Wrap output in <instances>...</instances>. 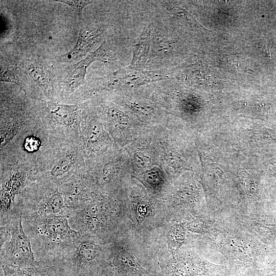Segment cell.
<instances>
[{
	"instance_id": "6da1fadb",
	"label": "cell",
	"mask_w": 276,
	"mask_h": 276,
	"mask_svg": "<svg viewBox=\"0 0 276 276\" xmlns=\"http://www.w3.org/2000/svg\"><path fill=\"white\" fill-rule=\"evenodd\" d=\"M24 230L30 238L36 259L51 263L81 236L65 215L22 216Z\"/></svg>"
},
{
	"instance_id": "7a4b0ae2",
	"label": "cell",
	"mask_w": 276,
	"mask_h": 276,
	"mask_svg": "<svg viewBox=\"0 0 276 276\" xmlns=\"http://www.w3.org/2000/svg\"><path fill=\"white\" fill-rule=\"evenodd\" d=\"M33 102L43 125L54 143L82 142L81 122L86 105L62 104L37 98Z\"/></svg>"
},
{
	"instance_id": "3957f363",
	"label": "cell",
	"mask_w": 276,
	"mask_h": 276,
	"mask_svg": "<svg viewBox=\"0 0 276 276\" xmlns=\"http://www.w3.org/2000/svg\"><path fill=\"white\" fill-rule=\"evenodd\" d=\"M86 167L82 142L57 144L31 175L30 180L48 181L59 186L83 173Z\"/></svg>"
},
{
	"instance_id": "277c9868",
	"label": "cell",
	"mask_w": 276,
	"mask_h": 276,
	"mask_svg": "<svg viewBox=\"0 0 276 276\" xmlns=\"http://www.w3.org/2000/svg\"><path fill=\"white\" fill-rule=\"evenodd\" d=\"M22 216L65 215L67 210L59 186L48 181L30 180L16 199Z\"/></svg>"
},
{
	"instance_id": "5b68a950",
	"label": "cell",
	"mask_w": 276,
	"mask_h": 276,
	"mask_svg": "<svg viewBox=\"0 0 276 276\" xmlns=\"http://www.w3.org/2000/svg\"><path fill=\"white\" fill-rule=\"evenodd\" d=\"M172 69L133 71L123 67L103 77L95 78L89 84L88 94L98 92H117L128 91L146 84L173 77Z\"/></svg>"
},
{
	"instance_id": "8992f818",
	"label": "cell",
	"mask_w": 276,
	"mask_h": 276,
	"mask_svg": "<svg viewBox=\"0 0 276 276\" xmlns=\"http://www.w3.org/2000/svg\"><path fill=\"white\" fill-rule=\"evenodd\" d=\"M22 212L17 204L13 212L1 220V224L10 223L12 234L10 239L1 246V263L16 267L38 266L31 240L22 224Z\"/></svg>"
},
{
	"instance_id": "52a82bcc",
	"label": "cell",
	"mask_w": 276,
	"mask_h": 276,
	"mask_svg": "<svg viewBox=\"0 0 276 276\" xmlns=\"http://www.w3.org/2000/svg\"><path fill=\"white\" fill-rule=\"evenodd\" d=\"M89 236L81 235L54 262L75 274L97 276L102 266V248Z\"/></svg>"
},
{
	"instance_id": "ba28073f",
	"label": "cell",
	"mask_w": 276,
	"mask_h": 276,
	"mask_svg": "<svg viewBox=\"0 0 276 276\" xmlns=\"http://www.w3.org/2000/svg\"><path fill=\"white\" fill-rule=\"evenodd\" d=\"M32 171L20 165L1 166V219L9 215L30 181Z\"/></svg>"
},
{
	"instance_id": "9c48e42d",
	"label": "cell",
	"mask_w": 276,
	"mask_h": 276,
	"mask_svg": "<svg viewBox=\"0 0 276 276\" xmlns=\"http://www.w3.org/2000/svg\"><path fill=\"white\" fill-rule=\"evenodd\" d=\"M81 131L82 145L86 160L98 158L109 148L110 139L102 123L89 113L86 106L82 117Z\"/></svg>"
},
{
	"instance_id": "30bf717a",
	"label": "cell",
	"mask_w": 276,
	"mask_h": 276,
	"mask_svg": "<svg viewBox=\"0 0 276 276\" xmlns=\"http://www.w3.org/2000/svg\"><path fill=\"white\" fill-rule=\"evenodd\" d=\"M107 26L103 24H81L77 40L72 49L59 56L60 62H73L82 58L102 40Z\"/></svg>"
},
{
	"instance_id": "8fae6325",
	"label": "cell",
	"mask_w": 276,
	"mask_h": 276,
	"mask_svg": "<svg viewBox=\"0 0 276 276\" xmlns=\"http://www.w3.org/2000/svg\"><path fill=\"white\" fill-rule=\"evenodd\" d=\"M62 193L68 214L81 207L95 195V189L88 179L85 171L61 183Z\"/></svg>"
},
{
	"instance_id": "7c38bea8",
	"label": "cell",
	"mask_w": 276,
	"mask_h": 276,
	"mask_svg": "<svg viewBox=\"0 0 276 276\" xmlns=\"http://www.w3.org/2000/svg\"><path fill=\"white\" fill-rule=\"evenodd\" d=\"M101 270H103L104 276H125V275L138 274L141 276H155L144 269L134 258L124 251H115L105 263H103Z\"/></svg>"
},
{
	"instance_id": "4fadbf2b",
	"label": "cell",
	"mask_w": 276,
	"mask_h": 276,
	"mask_svg": "<svg viewBox=\"0 0 276 276\" xmlns=\"http://www.w3.org/2000/svg\"><path fill=\"white\" fill-rule=\"evenodd\" d=\"M19 68L41 89L46 100L52 101L55 90L54 76L47 65L27 60L22 62Z\"/></svg>"
},
{
	"instance_id": "5bb4252c",
	"label": "cell",
	"mask_w": 276,
	"mask_h": 276,
	"mask_svg": "<svg viewBox=\"0 0 276 276\" xmlns=\"http://www.w3.org/2000/svg\"><path fill=\"white\" fill-rule=\"evenodd\" d=\"M152 24L143 29L140 36L135 40L133 44L132 57L128 67L133 71H142L145 69L148 61L151 44Z\"/></svg>"
},
{
	"instance_id": "9a60e30c",
	"label": "cell",
	"mask_w": 276,
	"mask_h": 276,
	"mask_svg": "<svg viewBox=\"0 0 276 276\" xmlns=\"http://www.w3.org/2000/svg\"><path fill=\"white\" fill-rule=\"evenodd\" d=\"M116 103L129 112L142 118H150L161 113L163 110L147 100L129 94L118 96Z\"/></svg>"
},
{
	"instance_id": "2e32d148",
	"label": "cell",
	"mask_w": 276,
	"mask_h": 276,
	"mask_svg": "<svg viewBox=\"0 0 276 276\" xmlns=\"http://www.w3.org/2000/svg\"><path fill=\"white\" fill-rule=\"evenodd\" d=\"M39 262L38 266L29 267H13L4 263L1 265L3 276H52V266Z\"/></svg>"
},
{
	"instance_id": "e0dca14e",
	"label": "cell",
	"mask_w": 276,
	"mask_h": 276,
	"mask_svg": "<svg viewBox=\"0 0 276 276\" xmlns=\"http://www.w3.org/2000/svg\"><path fill=\"white\" fill-rule=\"evenodd\" d=\"M0 81L15 84L19 87V91H24L26 94V86L18 76L16 67L1 65Z\"/></svg>"
},
{
	"instance_id": "ac0fdd59",
	"label": "cell",
	"mask_w": 276,
	"mask_h": 276,
	"mask_svg": "<svg viewBox=\"0 0 276 276\" xmlns=\"http://www.w3.org/2000/svg\"><path fill=\"white\" fill-rule=\"evenodd\" d=\"M52 2H57L63 3L74 9L78 13L79 19L83 20L82 12L83 9L87 5L96 2L94 1H73V0H55Z\"/></svg>"
}]
</instances>
